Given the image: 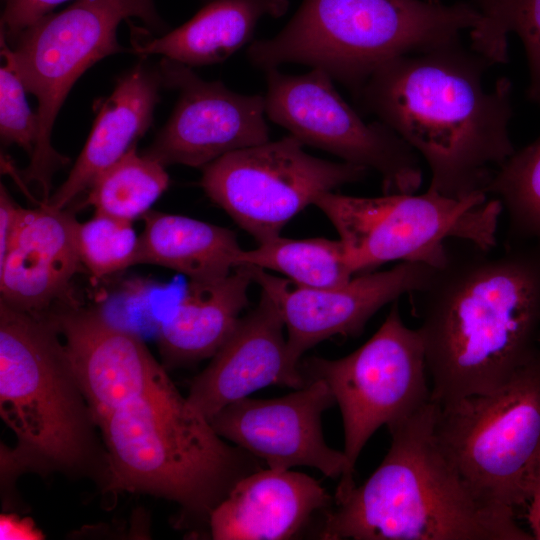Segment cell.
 I'll list each match as a JSON object with an SVG mask.
<instances>
[{"label":"cell","mask_w":540,"mask_h":540,"mask_svg":"<svg viewBox=\"0 0 540 540\" xmlns=\"http://www.w3.org/2000/svg\"><path fill=\"white\" fill-rule=\"evenodd\" d=\"M75 239L83 266L96 278L137 264L139 237L131 221L95 212L77 222Z\"/></svg>","instance_id":"obj_27"},{"label":"cell","mask_w":540,"mask_h":540,"mask_svg":"<svg viewBox=\"0 0 540 540\" xmlns=\"http://www.w3.org/2000/svg\"><path fill=\"white\" fill-rule=\"evenodd\" d=\"M130 17L154 27L161 23L153 0H76L24 29L13 48L1 37L2 56L38 99V139L24 177L42 188L44 202L50 198L53 174L67 162L51 145L58 111L90 66L124 50L117 41V28Z\"/></svg>","instance_id":"obj_9"},{"label":"cell","mask_w":540,"mask_h":540,"mask_svg":"<svg viewBox=\"0 0 540 540\" xmlns=\"http://www.w3.org/2000/svg\"><path fill=\"white\" fill-rule=\"evenodd\" d=\"M77 220L43 203L20 210L8 251L0 261L1 302L30 313H44L67 297L83 266L75 239Z\"/></svg>","instance_id":"obj_18"},{"label":"cell","mask_w":540,"mask_h":540,"mask_svg":"<svg viewBox=\"0 0 540 540\" xmlns=\"http://www.w3.org/2000/svg\"><path fill=\"white\" fill-rule=\"evenodd\" d=\"M265 113L303 145L376 171L384 194L415 193L422 183L419 155L383 123L365 122L325 71L300 75L266 71Z\"/></svg>","instance_id":"obj_12"},{"label":"cell","mask_w":540,"mask_h":540,"mask_svg":"<svg viewBox=\"0 0 540 540\" xmlns=\"http://www.w3.org/2000/svg\"><path fill=\"white\" fill-rule=\"evenodd\" d=\"M335 404L328 384L312 379L282 397L235 401L209 422L223 439L248 451L270 469L308 466L329 478H340L335 494H341L355 485L354 471L343 451L326 444L321 424L323 412Z\"/></svg>","instance_id":"obj_13"},{"label":"cell","mask_w":540,"mask_h":540,"mask_svg":"<svg viewBox=\"0 0 540 540\" xmlns=\"http://www.w3.org/2000/svg\"><path fill=\"white\" fill-rule=\"evenodd\" d=\"M21 207L11 198L1 184L0 190V261L4 259L15 228L17 226Z\"/></svg>","instance_id":"obj_32"},{"label":"cell","mask_w":540,"mask_h":540,"mask_svg":"<svg viewBox=\"0 0 540 540\" xmlns=\"http://www.w3.org/2000/svg\"><path fill=\"white\" fill-rule=\"evenodd\" d=\"M492 250L448 247L411 294L439 405L496 389L540 350V246Z\"/></svg>","instance_id":"obj_1"},{"label":"cell","mask_w":540,"mask_h":540,"mask_svg":"<svg viewBox=\"0 0 540 540\" xmlns=\"http://www.w3.org/2000/svg\"><path fill=\"white\" fill-rule=\"evenodd\" d=\"M504 24L523 43L530 77L527 94L540 105V0H509Z\"/></svg>","instance_id":"obj_29"},{"label":"cell","mask_w":540,"mask_h":540,"mask_svg":"<svg viewBox=\"0 0 540 540\" xmlns=\"http://www.w3.org/2000/svg\"><path fill=\"white\" fill-rule=\"evenodd\" d=\"M168 185L165 166L134 146L95 178L87 203L95 212L132 222L150 211Z\"/></svg>","instance_id":"obj_25"},{"label":"cell","mask_w":540,"mask_h":540,"mask_svg":"<svg viewBox=\"0 0 540 540\" xmlns=\"http://www.w3.org/2000/svg\"><path fill=\"white\" fill-rule=\"evenodd\" d=\"M427 1H430V2H440L439 0H427Z\"/></svg>","instance_id":"obj_35"},{"label":"cell","mask_w":540,"mask_h":540,"mask_svg":"<svg viewBox=\"0 0 540 540\" xmlns=\"http://www.w3.org/2000/svg\"><path fill=\"white\" fill-rule=\"evenodd\" d=\"M252 283L245 265L219 279L189 281L173 316L159 327L165 366H187L213 357L241 319Z\"/></svg>","instance_id":"obj_21"},{"label":"cell","mask_w":540,"mask_h":540,"mask_svg":"<svg viewBox=\"0 0 540 540\" xmlns=\"http://www.w3.org/2000/svg\"><path fill=\"white\" fill-rule=\"evenodd\" d=\"M289 0H209L190 20L171 32L135 43L140 55L160 54L187 66L225 61L251 41L264 17L286 13Z\"/></svg>","instance_id":"obj_22"},{"label":"cell","mask_w":540,"mask_h":540,"mask_svg":"<svg viewBox=\"0 0 540 540\" xmlns=\"http://www.w3.org/2000/svg\"><path fill=\"white\" fill-rule=\"evenodd\" d=\"M509 0H477L482 15L480 23L470 31L471 48L492 64L508 61V31L504 14Z\"/></svg>","instance_id":"obj_30"},{"label":"cell","mask_w":540,"mask_h":540,"mask_svg":"<svg viewBox=\"0 0 540 540\" xmlns=\"http://www.w3.org/2000/svg\"><path fill=\"white\" fill-rule=\"evenodd\" d=\"M437 406L436 438L473 490L525 508L540 472V350L496 389Z\"/></svg>","instance_id":"obj_8"},{"label":"cell","mask_w":540,"mask_h":540,"mask_svg":"<svg viewBox=\"0 0 540 540\" xmlns=\"http://www.w3.org/2000/svg\"><path fill=\"white\" fill-rule=\"evenodd\" d=\"M253 283L269 297L287 330L290 361L336 335L358 336L369 319L385 305L421 290L435 268L423 262H399L385 271L362 273L330 288H307L287 278L245 265Z\"/></svg>","instance_id":"obj_14"},{"label":"cell","mask_w":540,"mask_h":540,"mask_svg":"<svg viewBox=\"0 0 540 540\" xmlns=\"http://www.w3.org/2000/svg\"><path fill=\"white\" fill-rule=\"evenodd\" d=\"M0 415L17 440L1 448L2 481L58 472L93 477L105 491L106 447L55 325L1 301Z\"/></svg>","instance_id":"obj_4"},{"label":"cell","mask_w":540,"mask_h":540,"mask_svg":"<svg viewBox=\"0 0 540 540\" xmlns=\"http://www.w3.org/2000/svg\"><path fill=\"white\" fill-rule=\"evenodd\" d=\"M99 430L108 454L105 492L172 501L187 522L208 526L232 488L264 468L260 459L223 440L169 376L114 411Z\"/></svg>","instance_id":"obj_5"},{"label":"cell","mask_w":540,"mask_h":540,"mask_svg":"<svg viewBox=\"0 0 540 540\" xmlns=\"http://www.w3.org/2000/svg\"><path fill=\"white\" fill-rule=\"evenodd\" d=\"M42 532L29 518H20L12 513L0 516V539H43Z\"/></svg>","instance_id":"obj_33"},{"label":"cell","mask_w":540,"mask_h":540,"mask_svg":"<svg viewBox=\"0 0 540 540\" xmlns=\"http://www.w3.org/2000/svg\"><path fill=\"white\" fill-rule=\"evenodd\" d=\"M68 0H6L1 18V37L13 42L27 27Z\"/></svg>","instance_id":"obj_31"},{"label":"cell","mask_w":540,"mask_h":540,"mask_svg":"<svg viewBox=\"0 0 540 540\" xmlns=\"http://www.w3.org/2000/svg\"><path fill=\"white\" fill-rule=\"evenodd\" d=\"M293 135L241 149L202 169L206 195L258 243L323 193L362 180L368 169L306 153Z\"/></svg>","instance_id":"obj_11"},{"label":"cell","mask_w":540,"mask_h":540,"mask_svg":"<svg viewBox=\"0 0 540 540\" xmlns=\"http://www.w3.org/2000/svg\"><path fill=\"white\" fill-rule=\"evenodd\" d=\"M252 265L283 274L307 288H330L354 275L341 241L323 237L292 239L278 236L240 252L237 267Z\"/></svg>","instance_id":"obj_24"},{"label":"cell","mask_w":540,"mask_h":540,"mask_svg":"<svg viewBox=\"0 0 540 540\" xmlns=\"http://www.w3.org/2000/svg\"><path fill=\"white\" fill-rule=\"evenodd\" d=\"M481 18L477 6L464 2L303 0L276 36L249 46L247 57L265 71L309 65L357 93L386 62L459 42Z\"/></svg>","instance_id":"obj_6"},{"label":"cell","mask_w":540,"mask_h":540,"mask_svg":"<svg viewBox=\"0 0 540 540\" xmlns=\"http://www.w3.org/2000/svg\"><path fill=\"white\" fill-rule=\"evenodd\" d=\"M137 264L182 273L189 281H211L237 267L242 248L231 230L190 217L149 211L143 217Z\"/></svg>","instance_id":"obj_23"},{"label":"cell","mask_w":540,"mask_h":540,"mask_svg":"<svg viewBox=\"0 0 540 540\" xmlns=\"http://www.w3.org/2000/svg\"><path fill=\"white\" fill-rule=\"evenodd\" d=\"M430 401L390 426L385 458L360 486L334 495L323 540H534L512 509L481 498L440 446Z\"/></svg>","instance_id":"obj_3"},{"label":"cell","mask_w":540,"mask_h":540,"mask_svg":"<svg viewBox=\"0 0 540 540\" xmlns=\"http://www.w3.org/2000/svg\"><path fill=\"white\" fill-rule=\"evenodd\" d=\"M334 498L313 477L260 469L242 478L209 519L215 540H287L299 535Z\"/></svg>","instance_id":"obj_19"},{"label":"cell","mask_w":540,"mask_h":540,"mask_svg":"<svg viewBox=\"0 0 540 540\" xmlns=\"http://www.w3.org/2000/svg\"><path fill=\"white\" fill-rule=\"evenodd\" d=\"M485 192L507 213L509 243L540 246V135L496 170Z\"/></svg>","instance_id":"obj_26"},{"label":"cell","mask_w":540,"mask_h":540,"mask_svg":"<svg viewBox=\"0 0 540 540\" xmlns=\"http://www.w3.org/2000/svg\"><path fill=\"white\" fill-rule=\"evenodd\" d=\"M6 60V59H5ZM26 88L12 64L0 70V134L5 144H17L32 156L38 139V116L25 97Z\"/></svg>","instance_id":"obj_28"},{"label":"cell","mask_w":540,"mask_h":540,"mask_svg":"<svg viewBox=\"0 0 540 540\" xmlns=\"http://www.w3.org/2000/svg\"><path fill=\"white\" fill-rule=\"evenodd\" d=\"M284 322L261 292L208 366L191 382L187 400L210 420L227 405L269 385L299 389L307 380L288 356Z\"/></svg>","instance_id":"obj_17"},{"label":"cell","mask_w":540,"mask_h":540,"mask_svg":"<svg viewBox=\"0 0 540 540\" xmlns=\"http://www.w3.org/2000/svg\"><path fill=\"white\" fill-rule=\"evenodd\" d=\"M491 65L459 42L392 59L357 95L379 122L427 163L429 189L462 198L485 189L516 151L509 135L512 84L499 78L488 91Z\"/></svg>","instance_id":"obj_2"},{"label":"cell","mask_w":540,"mask_h":540,"mask_svg":"<svg viewBox=\"0 0 540 540\" xmlns=\"http://www.w3.org/2000/svg\"><path fill=\"white\" fill-rule=\"evenodd\" d=\"M63 337L77 383L98 427L118 408L167 377L145 343L95 308L48 315Z\"/></svg>","instance_id":"obj_16"},{"label":"cell","mask_w":540,"mask_h":540,"mask_svg":"<svg viewBox=\"0 0 540 540\" xmlns=\"http://www.w3.org/2000/svg\"><path fill=\"white\" fill-rule=\"evenodd\" d=\"M525 508L531 535L534 539L540 540V472Z\"/></svg>","instance_id":"obj_34"},{"label":"cell","mask_w":540,"mask_h":540,"mask_svg":"<svg viewBox=\"0 0 540 540\" xmlns=\"http://www.w3.org/2000/svg\"><path fill=\"white\" fill-rule=\"evenodd\" d=\"M299 368L307 382L322 379L330 387L342 415L343 452L353 471L379 427L403 420L432 400L421 336L404 324L398 301L361 347L339 359L307 358Z\"/></svg>","instance_id":"obj_10"},{"label":"cell","mask_w":540,"mask_h":540,"mask_svg":"<svg viewBox=\"0 0 540 540\" xmlns=\"http://www.w3.org/2000/svg\"><path fill=\"white\" fill-rule=\"evenodd\" d=\"M161 71L139 64L117 83L102 104L91 133L64 183L46 202L63 210L89 189L95 178L118 161L149 129L159 89Z\"/></svg>","instance_id":"obj_20"},{"label":"cell","mask_w":540,"mask_h":540,"mask_svg":"<svg viewBox=\"0 0 540 540\" xmlns=\"http://www.w3.org/2000/svg\"><path fill=\"white\" fill-rule=\"evenodd\" d=\"M314 205L336 229L354 274L391 261L438 268L447 260L449 239L493 249L503 212L500 201L484 192L453 198L429 188L422 194L380 197L331 191L321 194Z\"/></svg>","instance_id":"obj_7"},{"label":"cell","mask_w":540,"mask_h":540,"mask_svg":"<svg viewBox=\"0 0 540 540\" xmlns=\"http://www.w3.org/2000/svg\"><path fill=\"white\" fill-rule=\"evenodd\" d=\"M164 84L178 89L174 110L144 152L164 166L203 169L229 153L269 141L265 98L199 78L189 66L163 59Z\"/></svg>","instance_id":"obj_15"}]
</instances>
